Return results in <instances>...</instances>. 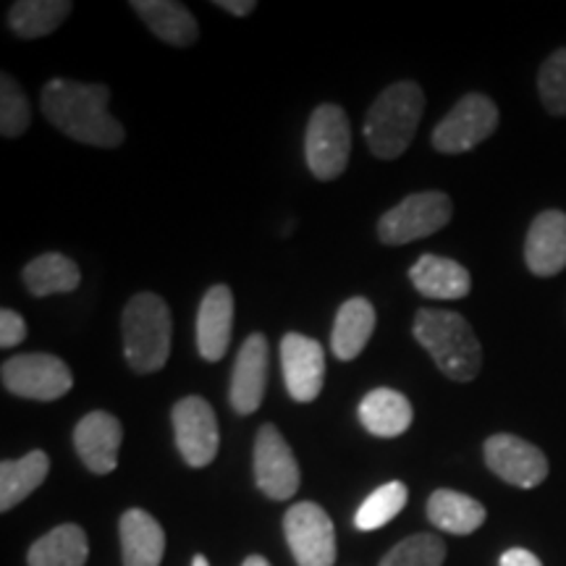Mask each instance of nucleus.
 <instances>
[{
	"label": "nucleus",
	"instance_id": "f257e3e1",
	"mask_svg": "<svg viewBox=\"0 0 566 566\" xmlns=\"http://www.w3.org/2000/svg\"><path fill=\"white\" fill-rule=\"evenodd\" d=\"M111 90L105 84L51 80L42 87V113L66 137L92 147H122L124 126L108 111Z\"/></svg>",
	"mask_w": 566,
	"mask_h": 566
},
{
	"label": "nucleus",
	"instance_id": "f03ea898",
	"mask_svg": "<svg viewBox=\"0 0 566 566\" xmlns=\"http://www.w3.org/2000/svg\"><path fill=\"white\" fill-rule=\"evenodd\" d=\"M412 334L446 378L457 380V384H470L480 375L483 346H480L472 325L459 313L424 307L415 315Z\"/></svg>",
	"mask_w": 566,
	"mask_h": 566
},
{
	"label": "nucleus",
	"instance_id": "7ed1b4c3",
	"mask_svg": "<svg viewBox=\"0 0 566 566\" xmlns=\"http://www.w3.org/2000/svg\"><path fill=\"white\" fill-rule=\"evenodd\" d=\"M424 92L415 82H396L378 95L365 118V139L375 158L396 160L412 145L422 122Z\"/></svg>",
	"mask_w": 566,
	"mask_h": 566
},
{
	"label": "nucleus",
	"instance_id": "20e7f679",
	"mask_svg": "<svg viewBox=\"0 0 566 566\" xmlns=\"http://www.w3.org/2000/svg\"><path fill=\"white\" fill-rule=\"evenodd\" d=\"M124 357L137 375H150L166 367L171 357L174 321L163 296L153 292L134 294L122 315Z\"/></svg>",
	"mask_w": 566,
	"mask_h": 566
},
{
	"label": "nucleus",
	"instance_id": "39448f33",
	"mask_svg": "<svg viewBox=\"0 0 566 566\" xmlns=\"http://www.w3.org/2000/svg\"><path fill=\"white\" fill-rule=\"evenodd\" d=\"M352 153V126L342 105H317L304 137V158L315 179L334 181L346 171Z\"/></svg>",
	"mask_w": 566,
	"mask_h": 566
},
{
	"label": "nucleus",
	"instance_id": "423d86ee",
	"mask_svg": "<svg viewBox=\"0 0 566 566\" xmlns=\"http://www.w3.org/2000/svg\"><path fill=\"white\" fill-rule=\"evenodd\" d=\"M454 216V202L446 192H417L384 212L378 221V239L388 247H401L433 237Z\"/></svg>",
	"mask_w": 566,
	"mask_h": 566
},
{
	"label": "nucleus",
	"instance_id": "0eeeda50",
	"mask_svg": "<svg viewBox=\"0 0 566 566\" xmlns=\"http://www.w3.org/2000/svg\"><path fill=\"white\" fill-rule=\"evenodd\" d=\"M495 129H499L495 103L480 92H470L433 129V147L443 155H462L483 145Z\"/></svg>",
	"mask_w": 566,
	"mask_h": 566
},
{
	"label": "nucleus",
	"instance_id": "6e6552de",
	"mask_svg": "<svg viewBox=\"0 0 566 566\" xmlns=\"http://www.w3.org/2000/svg\"><path fill=\"white\" fill-rule=\"evenodd\" d=\"M0 378L6 391L34 401H55L74 388V375L55 354H17L6 359Z\"/></svg>",
	"mask_w": 566,
	"mask_h": 566
},
{
	"label": "nucleus",
	"instance_id": "1a4fd4ad",
	"mask_svg": "<svg viewBox=\"0 0 566 566\" xmlns=\"http://www.w3.org/2000/svg\"><path fill=\"white\" fill-rule=\"evenodd\" d=\"M283 533L300 566H334L336 564V530L323 506L302 501L286 512Z\"/></svg>",
	"mask_w": 566,
	"mask_h": 566
},
{
	"label": "nucleus",
	"instance_id": "9d476101",
	"mask_svg": "<svg viewBox=\"0 0 566 566\" xmlns=\"http://www.w3.org/2000/svg\"><path fill=\"white\" fill-rule=\"evenodd\" d=\"M254 483L273 501H286L300 491V464L275 424H263L254 438Z\"/></svg>",
	"mask_w": 566,
	"mask_h": 566
},
{
	"label": "nucleus",
	"instance_id": "9b49d317",
	"mask_svg": "<svg viewBox=\"0 0 566 566\" xmlns=\"http://www.w3.org/2000/svg\"><path fill=\"white\" fill-rule=\"evenodd\" d=\"M171 420L184 462L189 467H208L221 443L216 409L210 407V401H205L202 396H184L181 401H176Z\"/></svg>",
	"mask_w": 566,
	"mask_h": 566
},
{
	"label": "nucleus",
	"instance_id": "f8f14e48",
	"mask_svg": "<svg viewBox=\"0 0 566 566\" xmlns=\"http://www.w3.org/2000/svg\"><path fill=\"white\" fill-rule=\"evenodd\" d=\"M485 464L493 475L514 488H537L548 478V459L537 446L512 433H495L485 441Z\"/></svg>",
	"mask_w": 566,
	"mask_h": 566
},
{
	"label": "nucleus",
	"instance_id": "ddd939ff",
	"mask_svg": "<svg viewBox=\"0 0 566 566\" xmlns=\"http://www.w3.org/2000/svg\"><path fill=\"white\" fill-rule=\"evenodd\" d=\"M281 367L289 396L294 401H315L325 384V352L315 338L286 334L281 338Z\"/></svg>",
	"mask_w": 566,
	"mask_h": 566
},
{
	"label": "nucleus",
	"instance_id": "4468645a",
	"mask_svg": "<svg viewBox=\"0 0 566 566\" xmlns=\"http://www.w3.org/2000/svg\"><path fill=\"white\" fill-rule=\"evenodd\" d=\"M124 428L118 417L103 409L84 415L74 430V446L82 464L95 475H108L118 467V449H122Z\"/></svg>",
	"mask_w": 566,
	"mask_h": 566
},
{
	"label": "nucleus",
	"instance_id": "2eb2a0df",
	"mask_svg": "<svg viewBox=\"0 0 566 566\" xmlns=\"http://www.w3.org/2000/svg\"><path fill=\"white\" fill-rule=\"evenodd\" d=\"M268 338L263 334L247 336L237 354V365L231 375V407L237 415H252L265 399L268 386Z\"/></svg>",
	"mask_w": 566,
	"mask_h": 566
},
{
	"label": "nucleus",
	"instance_id": "dca6fc26",
	"mask_svg": "<svg viewBox=\"0 0 566 566\" xmlns=\"http://www.w3.org/2000/svg\"><path fill=\"white\" fill-rule=\"evenodd\" d=\"M233 331V294L226 283L208 289L197 313V349L205 363H221Z\"/></svg>",
	"mask_w": 566,
	"mask_h": 566
},
{
	"label": "nucleus",
	"instance_id": "f3484780",
	"mask_svg": "<svg viewBox=\"0 0 566 566\" xmlns=\"http://www.w3.org/2000/svg\"><path fill=\"white\" fill-rule=\"evenodd\" d=\"M530 273L551 279L566 268V212L546 210L535 218L525 239Z\"/></svg>",
	"mask_w": 566,
	"mask_h": 566
},
{
	"label": "nucleus",
	"instance_id": "a211bd4d",
	"mask_svg": "<svg viewBox=\"0 0 566 566\" xmlns=\"http://www.w3.org/2000/svg\"><path fill=\"white\" fill-rule=\"evenodd\" d=\"M415 289L428 300H464L472 289V275L457 260L441 254H422L409 271Z\"/></svg>",
	"mask_w": 566,
	"mask_h": 566
},
{
	"label": "nucleus",
	"instance_id": "6ab92c4d",
	"mask_svg": "<svg viewBox=\"0 0 566 566\" xmlns=\"http://www.w3.org/2000/svg\"><path fill=\"white\" fill-rule=\"evenodd\" d=\"M132 9L145 21L147 30L168 45L187 48L195 45L200 38V24H197L192 11L176 0H134Z\"/></svg>",
	"mask_w": 566,
	"mask_h": 566
},
{
	"label": "nucleus",
	"instance_id": "aec40b11",
	"mask_svg": "<svg viewBox=\"0 0 566 566\" xmlns=\"http://www.w3.org/2000/svg\"><path fill=\"white\" fill-rule=\"evenodd\" d=\"M122 558L124 566H160L166 554V533L145 509H129L122 516Z\"/></svg>",
	"mask_w": 566,
	"mask_h": 566
},
{
	"label": "nucleus",
	"instance_id": "412c9836",
	"mask_svg": "<svg viewBox=\"0 0 566 566\" xmlns=\"http://www.w3.org/2000/svg\"><path fill=\"white\" fill-rule=\"evenodd\" d=\"M359 420L367 433L378 438H396L407 433L415 420V409L405 394L394 388H375L359 405Z\"/></svg>",
	"mask_w": 566,
	"mask_h": 566
},
{
	"label": "nucleus",
	"instance_id": "4be33fe9",
	"mask_svg": "<svg viewBox=\"0 0 566 566\" xmlns=\"http://www.w3.org/2000/svg\"><path fill=\"white\" fill-rule=\"evenodd\" d=\"M375 331V307L365 296H354L346 300L336 313L334 336H331V349L338 359L349 363V359L359 357L363 349L370 342Z\"/></svg>",
	"mask_w": 566,
	"mask_h": 566
},
{
	"label": "nucleus",
	"instance_id": "5701e85b",
	"mask_svg": "<svg viewBox=\"0 0 566 566\" xmlns=\"http://www.w3.org/2000/svg\"><path fill=\"white\" fill-rule=\"evenodd\" d=\"M485 516V506L480 501L449 488L436 491L428 501V520L449 535H472L483 527Z\"/></svg>",
	"mask_w": 566,
	"mask_h": 566
},
{
	"label": "nucleus",
	"instance_id": "b1692460",
	"mask_svg": "<svg viewBox=\"0 0 566 566\" xmlns=\"http://www.w3.org/2000/svg\"><path fill=\"white\" fill-rule=\"evenodd\" d=\"M51 472V459L45 451L34 449L21 459H6L0 464V512H11L27 495H32L45 483Z\"/></svg>",
	"mask_w": 566,
	"mask_h": 566
},
{
	"label": "nucleus",
	"instance_id": "393cba45",
	"mask_svg": "<svg viewBox=\"0 0 566 566\" xmlns=\"http://www.w3.org/2000/svg\"><path fill=\"white\" fill-rule=\"evenodd\" d=\"M90 556L87 533L80 525H61L30 548V566H84Z\"/></svg>",
	"mask_w": 566,
	"mask_h": 566
},
{
	"label": "nucleus",
	"instance_id": "a878e982",
	"mask_svg": "<svg viewBox=\"0 0 566 566\" xmlns=\"http://www.w3.org/2000/svg\"><path fill=\"white\" fill-rule=\"evenodd\" d=\"M71 11H74V3L69 0H19L11 6L9 24L17 38L38 40L59 30Z\"/></svg>",
	"mask_w": 566,
	"mask_h": 566
},
{
	"label": "nucleus",
	"instance_id": "bb28decb",
	"mask_svg": "<svg viewBox=\"0 0 566 566\" xmlns=\"http://www.w3.org/2000/svg\"><path fill=\"white\" fill-rule=\"evenodd\" d=\"M82 273L71 258L61 252H48L34 258L24 268V283L32 296H51V294H69L80 286Z\"/></svg>",
	"mask_w": 566,
	"mask_h": 566
},
{
	"label": "nucleus",
	"instance_id": "cd10ccee",
	"mask_svg": "<svg viewBox=\"0 0 566 566\" xmlns=\"http://www.w3.org/2000/svg\"><path fill=\"white\" fill-rule=\"evenodd\" d=\"M409 491L405 483L391 480V483L380 485L378 491H373L363 501V506L354 514V527L363 530V533H373V530L386 527L388 522L396 520L401 514V509L407 506Z\"/></svg>",
	"mask_w": 566,
	"mask_h": 566
},
{
	"label": "nucleus",
	"instance_id": "c85d7f7f",
	"mask_svg": "<svg viewBox=\"0 0 566 566\" xmlns=\"http://www.w3.org/2000/svg\"><path fill=\"white\" fill-rule=\"evenodd\" d=\"M446 543L438 535L417 533L388 551L380 566H443Z\"/></svg>",
	"mask_w": 566,
	"mask_h": 566
},
{
	"label": "nucleus",
	"instance_id": "c756f323",
	"mask_svg": "<svg viewBox=\"0 0 566 566\" xmlns=\"http://www.w3.org/2000/svg\"><path fill=\"white\" fill-rule=\"evenodd\" d=\"M30 124L32 111L24 90L11 74H3L0 76V132H3V137L17 139L30 129Z\"/></svg>",
	"mask_w": 566,
	"mask_h": 566
},
{
	"label": "nucleus",
	"instance_id": "7c9ffc66",
	"mask_svg": "<svg viewBox=\"0 0 566 566\" xmlns=\"http://www.w3.org/2000/svg\"><path fill=\"white\" fill-rule=\"evenodd\" d=\"M537 92L551 116H566V48L548 55L541 66Z\"/></svg>",
	"mask_w": 566,
	"mask_h": 566
},
{
	"label": "nucleus",
	"instance_id": "2f4dec72",
	"mask_svg": "<svg viewBox=\"0 0 566 566\" xmlns=\"http://www.w3.org/2000/svg\"><path fill=\"white\" fill-rule=\"evenodd\" d=\"M27 338V323L24 317L13 310H3L0 313V346L11 349V346L21 344Z\"/></svg>",
	"mask_w": 566,
	"mask_h": 566
},
{
	"label": "nucleus",
	"instance_id": "473e14b6",
	"mask_svg": "<svg viewBox=\"0 0 566 566\" xmlns=\"http://www.w3.org/2000/svg\"><path fill=\"white\" fill-rule=\"evenodd\" d=\"M499 566H543L541 558H537L533 551L527 548H512L501 556Z\"/></svg>",
	"mask_w": 566,
	"mask_h": 566
},
{
	"label": "nucleus",
	"instance_id": "72a5a7b5",
	"mask_svg": "<svg viewBox=\"0 0 566 566\" xmlns=\"http://www.w3.org/2000/svg\"><path fill=\"white\" fill-rule=\"evenodd\" d=\"M218 9L229 11L231 17H250V13L258 9V3L254 0H216Z\"/></svg>",
	"mask_w": 566,
	"mask_h": 566
},
{
	"label": "nucleus",
	"instance_id": "f704fd0d",
	"mask_svg": "<svg viewBox=\"0 0 566 566\" xmlns=\"http://www.w3.org/2000/svg\"><path fill=\"white\" fill-rule=\"evenodd\" d=\"M242 566H271V562H268V558H263V556H250Z\"/></svg>",
	"mask_w": 566,
	"mask_h": 566
},
{
	"label": "nucleus",
	"instance_id": "c9c22d12",
	"mask_svg": "<svg viewBox=\"0 0 566 566\" xmlns=\"http://www.w3.org/2000/svg\"><path fill=\"white\" fill-rule=\"evenodd\" d=\"M192 566H210V564H208V558H205V556L200 554V556L192 558Z\"/></svg>",
	"mask_w": 566,
	"mask_h": 566
}]
</instances>
